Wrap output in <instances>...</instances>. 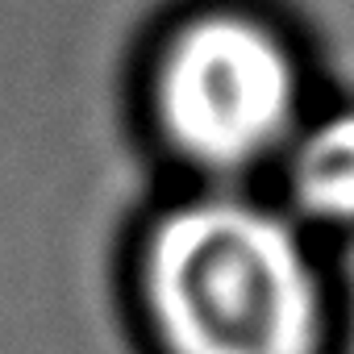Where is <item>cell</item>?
Returning a JSON list of instances; mask_svg holds the SVG:
<instances>
[{
	"label": "cell",
	"instance_id": "cell-1",
	"mask_svg": "<svg viewBox=\"0 0 354 354\" xmlns=\"http://www.w3.org/2000/svg\"><path fill=\"white\" fill-rule=\"evenodd\" d=\"M150 354H333L337 292L321 238L267 188H171L133 242Z\"/></svg>",
	"mask_w": 354,
	"mask_h": 354
},
{
	"label": "cell",
	"instance_id": "cell-2",
	"mask_svg": "<svg viewBox=\"0 0 354 354\" xmlns=\"http://www.w3.org/2000/svg\"><path fill=\"white\" fill-rule=\"evenodd\" d=\"M138 100L175 188H267L321 92L275 13L196 0L150 38Z\"/></svg>",
	"mask_w": 354,
	"mask_h": 354
},
{
	"label": "cell",
	"instance_id": "cell-3",
	"mask_svg": "<svg viewBox=\"0 0 354 354\" xmlns=\"http://www.w3.org/2000/svg\"><path fill=\"white\" fill-rule=\"evenodd\" d=\"M267 192L325 246L354 238V96H321Z\"/></svg>",
	"mask_w": 354,
	"mask_h": 354
}]
</instances>
